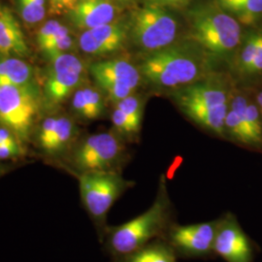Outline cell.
<instances>
[{"mask_svg":"<svg viewBox=\"0 0 262 262\" xmlns=\"http://www.w3.org/2000/svg\"><path fill=\"white\" fill-rule=\"evenodd\" d=\"M176 223V209L162 175L156 197L146 211L121 225H109L101 241L104 252L116 261L156 239L164 238Z\"/></svg>","mask_w":262,"mask_h":262,"instance_id":"obj_1","label":"cell"},{"mask_svg":"<svg viewBox=\"0 0 262 262\" xmlns=\"http://www.w3.org/2000/svg\"><path fill=\"white\" fill-rule=\"evenodd\" d=\"M211 57L203 48L190 40L146 54L139 70L151 85L178 90L205 78Z\"/></svg>","mask_w":262,"mask_h":262,"instance_id":"obj_2","label":"cell"},{"mask_svg":"<svg viewBox=\"0 0 262 262\" xmlns=\"http://www.w3.org/2000/svg\"><path fill=\"white\" fill-rule=\"evenodd\" d=\"M232 92L223 77H205L173 94L180 109L201 127L225 136V122Z\"/></svg>","mask_w":262,"mask_h":262,"instance_id":"obj_3","label":"cell"},{"mask_svg":"<svg viewBox=\"0 0 262 262\" xmlns=\"http://www.w3.org/2000/svg\"><path fill=\"white\" fill-rule=\"evenodd\" d=\"M190 40L213 57L231 61L243 37L240 23L217 3L201 4L190 10Z\"/></svg>","mask_w":262,"mask_h":262,"instance_id":"obj_4","label":"cell"},{"mask_svg":"<svg viewBox=\"0 0 262 262\" xmlns=\"http://www.w3.org/2000/svg\"><path fill=\"white\" fill-rule=\"evenodd\" d=\"M81 202L94 225L101 243L109 227L108 215L113 205L128 190L133 182L122 177L120 172H88L77 177Z\"/></svg>","mask_w":262,"mask_h":262,"instance_id":"obj_5","label":"cell"},{"mask_svg":"<svg viewBox=\"0 0 262 262\" xmlns=\"http://www.w3.org/2000/svg\"><path fill=\"white\" fill-rule=\"evenodd\" d=\"M125 159L122 140L110 132L93 134L77 142L66 162L76 177L98 171L119 172Z\"/></svg>","mask_w":262,"mask_h":262,"instance_id":"obj_6","label":"cell"},{"mask_svg":"<svg viewBox=\"0 0 262 262\" xmlns=\"http://www.w3.org/2000/svg\"><path fill=\"white\" fill-rule=\"evenodd\" d=\"M179 24L165 7L149 3L136 10L129 25L132 43L146 54L176 43Z\"/></svg>","mask_w":262,"mask_h":262,"instance_id":"obj_7","label":"cell"},{"mask_svg":"<svg viewBox=\"0 0 262 262\" xmlns=\"http://www.w3.org/2000/svg\"><path fill=\"white\" fill-rule=\"evenodd\" d=\"M38 107L34 85H0V125L12 131L21 144L30 138Z\"/></svg>","mask_w":262,"mask_h":262,"instance_id":"obj_8","label":"cell"},{"mask_svg":"<svg viewBox=\"0 0 262 262\" xmlns=\"http://www.w3.org/2000/svg\"><path fill=\"white\" fill-rule=\"evenodd\" d=\"M219 217L208 222L180 225L176 223L164 236L179 258L209 259L214 252Z\"/></svg>","mask_w":262,"mask_h":262,"instance_id":"obj_9","label":"cell"},{"mask_svg":"<svg viewBox=\"0 0 262 262\" xmlns=\"http://www.w3.org/2000/svg\"><path fill=\"white\" fill-rule=\"evenodd\" d=\"M84 75V63L75 55L66 53L50 59L43 90L45 105L54 108L66 101L81 86Z\"/></svg>","mask_w":262,"mask_h":262,"instance_id":"obj_10","label":"cell"},{"mask_svg":"<svg viewBox=\"0 0 262 262\" xmlns=\"http://www.w3.org/2000/svg\"><path fill=\"white\" fill-rule=\"evenodd\" d=\"M90 72L96 84L115 102L134 94L142 76L139 68L123 59L95 62L90 66Z\"/></svg>","mask_w":262,"mask_h":262,"instance_id":"obj_11","label":"cell"},{"mask_svg":"<svg viewBox=\"0 0 262 262\" xmlns=\"http://www.w3.org/2000/svg\"><path fill=\"white\" fill-rule=\"evenodd\" d=\"M214 252L225 262H253L251 240L230 212L219 216Z\"/></svg>","mask_w":262,"mask_h":262,"instance_id":"obj_12","label":"cell"},{"mask_svg":"<svg viewBox=\"0 0 262 262\" xmlns=\"http://www.w3.org/2000/svg\"><path fill=\"white\" fill-rule=\"evenodd\" d=\"M128 38L129 26L115 20L83 31L79 38V46L86 55L108 56L122 50L127 43Z\"/></svg>","mask_w":262,"mask_h":262,"instance_id":"obj_13","label":"cell"},{"mask_svg":"<svg viewBox=\"0 0 262 262\" xmlns=\"http://www.w3.org/2000/svg\"><path fill=\"white\" fill-rule=\"evenodd\" d=\"M118 12L110 0H79L69 16L76 28L84 31L115 21Z\"/></svg>","mask_w":262,"mask_h":262,"instance_id":"obj_14","label":"cell"},{"mask_svg":"<svg viewBox=\"0 0 262 262\" xmlns=\"http://www.w3.org/2000/svg\"><path fill=\"white\" fill-rule=\"evenodd\" d=\"M0 53L9 56H27L29 54L19 21L8 8L0 12Z\"/></svg>","mask_w":262,"mask_h":262,"instance_id":"obj_15","label":"cell"},{"mask_svg":"<svg viewBox=\"0 0 262 262\" xmlns=\"http://www.w3.org/2000/svg\"><path fill=\"white\" fill-rule=\"evenodd\" d=\"M75 124L66 117H56V125L47 143L39 150L53 159H64L75 145Z\"/></svg>","mask_w":262,"mask_h":262,"instance_id":"obj_16","label":"cell"},{"mask_svg":"<svg viewBox=\"0 0 262 262\" xmlns=\"http://www.w3.org/2000/svg\"><path fill=\"white\" fill-rule=\"evenodd\" d=\"M33 78V68L27 61L17 56L0 58V85H34Z\"/></svg>","mask_w":262,"mask_h":262,"instance_id":"obj_17","label":"cell"},{"mask_svg":"<svg viewBox=\"0 0 262 262\" xmlns=\"http://www.w3.org/2000/svg\"><path fill=\"white\" fill-rule=\"evenodd\" d=\"M178 259L168 242L159 238L114 262H178Z\"/></svg>","mask_w":262,"mask_h":262,"instance_id":"obj_18","label":"cell"},{"mask_svg":"<svg viewBox=\"0 0 262 262\" xmlns=\"http://www.w3.org/2000/svg\"><path fill=\"white\" fill-rule=\"evenodd\" d=\"M225 135L230 137L235 142H238L242 145L257 147L246 122L231 108H228V112L225 118Z\"/></svg>","mask_w":262,"mask_h":262,"instance_id":"obj_19","label":"cell"},{"mask_svg":"<svg viewBox=\"0 0 262 262\" xmlns=\"http://www.w3.org/2000/svg\"><path fill=\"white\" fill-rule=\"evenodd\" d=\"M235 19L244 26H253L262 17V0H245L231 11Z\"/></svg>","mask_w":262,"mask_h":262,"instance_id":"obj_20","label":"cell"},{"mask_svg":"<svg viewBox=\"0 0 262 262\" xmlns=\"http://www.w3.org/2000/svg\"><path fill=\"white\" fill-rule=\"evenodd\" d=\"M246 122L248 128L253 135L257 147L262 145V118L259 107L255 99L250 98L245 112L239 115Z\"/></svg>","mask_w":262,"mask_h":262,"instance_id":"obj_21","label":"cell"},{"mask_svg":"<svg viewBox=\"0 0 262 262\" xmlns=\"http://www.w3.org/2000/svg\"><path fill=\"white\" fill-rule=\"evenodd\" d=\"M74 40L71 36L68 28L62 31L61 33L57 34L56 37L48 41L44 45H42L40 49L48 59H52L56 56L68 53L72 48L74 47Z\"/></svg>","mask_w":262,"mask_h":262,"instance_id":"obj_22","label":"cell"},{"mask_svg":"<svg viewBox=\"0 0 262 262\" xmlns=\"http://www.w3.org/2000/svg\"><path fill=\"white\" fill-rule=\"evenodd\" d=\"M19 13L28 24H37L46 14V0H19Z\"/></svg>","mask_w":262,"mask_h":262,"instance_id":"obj_23","label":"cell"},{"mask_svg":"<svg viewBox=\"0 0 262 262\" xmlns=\"http://www.w3.org/2000/svg\"><path fill=\"white\" fill-rule=\"evenodd\" d=\"M82 89L86 109L85 120H95L99 118L103 114L105 108L102 94L92 86H84Z\"/></svg>","mask_w":262,"mask_h":262,"instance_id":"obj_24","label":"cell"},{"mask_svg":"<svg viewBox=\"0 0 262 262\" xmlns=\"http://www.w3.org/2000/svg\"><path fill=\"white\" fill-rule=\"evenodd\" d=\"M116 107L127 115L133 121L141 123L143 118V103L140 97L134 94L116 102Z\"/></svg>","mask_w":262,"mask_h":262,"instance_id":"obj_25","label":"cell"},{"mask_svg":"<svg viewBox=\"0 0 262 262\" xmlns=\"http://www.w3.org/2000/svg\"><path fill=\"white\" fill-rule=\"evenodd\" d=\"M112 122L116 129L125 135H134L140 130L141 123L133 121L117 107L113 111Z\"/></svg>","mask_w":262,"mask_h":262,"instance_id":"obj_26","label":"cell"},{"mask_svg":"<svg viewBox=\"0 0 262 262\" xmlns=\"http://www.w3.org/2000/svg\"><path fill=\"white\" fill-rule=\"evenodd\" d=\"M66 29L67 28L66 26L58 23L57 20H49L38 32L37 43L39 47H41L53 38L56 37L57 34L61 33Z\"/></svg>","mask_w":262,"mask_h":262,"instance_id":"obj_27","label":"cell"},{"mask_svg":"<svg viewBox=\"0 0 262 262\" xmlns=\"http://www.w3.org/2000/svg\"><path fill=\"white\" fill-rule=\"evenodd\" d=\"M262 76V42L253 62L247 68L240 80H252Z\"/></svg>","mask_w":262,"mask_h":262,"instance_id":"obj_28","label":"cell"},{"mask_svg":"<svg viewBox=\"0 0 262 262\" xmlns=\"http://www.w3.org/2000/svg\"><path fill=\"white\" fill-rule=\"evenodd\" d=\"M25 154L23 147H15L6 144L0 146V160L12 159L19 158Z\"/></svg>","mask_w":262,"mask_h":262,"instance_id":"obj_29","label":"cell"},{"mask_svg":"<svg viewBox=\"0 0 262 262\" xmlns=\"http://www.w3.org/2000/svg\"><path fill=\"white\" fill-rule=\"evenodd\" d=\"M79 0H50L51 10L55 13H59L62 11H70L74 8Z\"/></svg>","mask_w":262,"mask_h":262,"instance_id":"obj_30","label":"cell"},{"mask_svg":"<svg viewBox=\"0 0 262 262\" xmlns=\"http://www.w3.org/2000/svg\"><path fill=\"white\" fill-rule=\"evenodd\" d=\"M190 0H150V3L158 4L163 7H181L186 5Z\"/></svg>","mask_w":262,"mask_h":262,"instance_id":"obj_31","label":"cell"},{"mask_svg":"<svg viewBox=\"0 0 262 262\" xmlns=\"http://www.w3.org/2000/svg\"><path fill=\"white\" fill-rule=\"evenodd\" d=\"M244 1L245 0H217V4L227 13H231V11L234 9L236 6H238Z\"/></svg>","mask_w":262,"mask_h":262,"instance_id":"obj_32","label":"cell"},{"mask_svg":"<svg viewBox=\"0 0 262 262\" xmlns=\"http://www.w3.org/2000/svg\"><path fill=\"white\" fill-rule=\"evenodd\" d=\"M11 169H12V166L9 165V164L0 163V178H1L2 176H4L6 173H8Z\"/></svg>","mask_w":262,"mask_h":262,"instance_id":"obj_33","label":"cell"},{"mask_svg":"<svg viewBox=\"0 0 262 262\" xmlns=\"http://www.w3.org/2000/svg\"><path fill=\"white\" fill-rule=\"evenodd\" d=\"M255 101H256V103L258 105V107H259V110H260V114H261V118H262V90L258 93V94H256V96H255Z\"/></svg>","mask_w":262,"mask_h":262,"instance_id":"obj_34","label":"cell"},{"mask_svg":"<svg viewBox=\"0 0 262 262\" xmlns=\"http://www.w3.org/2000/svg\"><path fill=\"white\" fill-rule=\"evenodd\" d=\"M2 144H3V142H2V141H1V139H0V146H1Z\"/></svg>","mask_w":262,"mask_h":262,"instance_id":"obj_35","label":"cell"},{"mask_svg":"<svg viewBox=\"0 0 262 262\" xmlns=\"http://www.w3.org/2000/svg\"><path fill=\"white\" fill-rule=\"evenodd\" d=\"M118 1H128V0H118Z\"/></svg>","mask_w":262,"mask_h":262,"instance_id":"obj_36","label":"cell"},{"mask_svg":"<svg viewBox=\"0 0 262 262\" xmlns=\"http://www.w3.org/2000/svg\"><path fill=\"white\" fill-rule=\"evenodd\" d=\"M0 12H1V8H0Z\"/></svg>","mask_w":262,"mask_h":262,"instance_id":"obj_37","label":"cell"}]
</instances>
